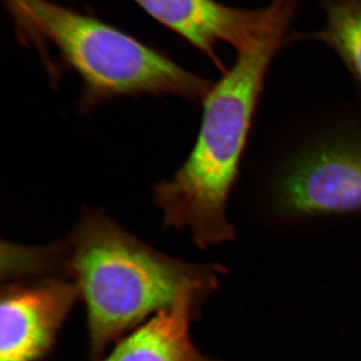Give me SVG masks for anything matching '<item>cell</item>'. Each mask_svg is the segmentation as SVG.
Returning <instances> with one entry per match:
<instances>
[{
	"label": "cell",
	"instance_id": "obj_7",
	"mask_svg": "<svg viewBox=\"0 0 361 361\" xmlns=\"http://www.w3.org/2000/svg\"><path fill=\"white\" fill-rule=\"evenodd\" d=\"M204 298L185 292L174 305L156 313L97 361H215L199 353L190 336V324Z\"/></svg>",
	"mask_w": 361,
	"mask_h": 361
},
{
	"label": "cell",
	"instance_id": "obj_3",
	"mask_svg": "<svg viewBox=\"0 0 361 361\" xmlns=\"http://www.w3.org/2000/svg\"><path fill=\"white\" fill-rule=\"evenodd\" d=\"M249 209L284 222L361 217V104L317 111L271 145Z\"/></svg>",
	"mask_w": 361,
	"mask_h": 361
},
{
	"label": "cell",
	"instance_id": "obj_2",
	"mask_svg": "<svg viewBox=\"0 0 361 361\" xmlns=\"http://www.w3.org/2000/svg\"><path fill=\"white\" fill-rule=\"evenodd\" d=\"M63 272L87 307L90 355L146 319L174 305L187 291L208 296L215 271L152 248L99 211L87 210L61 243Z\"/></svg>",
	"mask_w": 361,
	"mask_h": 361
},
{
	"label": "cell",
	"instance_id": "obj_1",
	"mask_svg": "<svg viewBox=\"0 0 361 361\" xmlns=\"http://www.w3.org/2000/svg\"><path fill=\"white\" fill-rule=\"evenodd\" d=\"M298 0H272L264 20L203 103L194 148L170 180L153 187L164 225L189 229L201 249L234 239L228 203L273 59L286 40Z\"/></svg>",
	"mask_w": 361,
	"mask_h": 361
},
{
	"label": "cell",
	"instance_id": "obj_8",
	"mask_svg": "<svg viewBox=\"0 0 361 361\" xmlns=\"http://www.w3.org/2000/svg\"><path fill=\"white\" fill-rule=\"evenodd\" d=\"M326 21L311 39L336 51L361 89V0H324Z\"/></svg>",
	"mask_w": 361,
	"mask_h": 361
},
{
	"label": "cell",
	"instance_id": "obj_5",
	"mask_svg": "<svg viewBox=\"0 0 361 361\" xmlns=\"http://www.w3.org/2000/svg\"><path fill=\"white\" fill-rule=\"evenodd\" d=\"M80 297L66 275L7 282L1 290L0 361L44 360Z\"/></svg>",
	"mask_w": 361,
	"mask_h": 361
},
{
	"label": "cell",
	"instance_id": "obj_4",
	"mask_svg": "<svg viewBox=\"0 0 361 361\" xmlns=\"http://www.w3.org/2000/svg\"><path fill=\"white\" fill-rule=\"evenodd\" d=\"M23 39L47 42L84 82L80 106L141 94L203 102L214 82L115 26L49 0H4Z\"/></svg>",
	"mask_w": 361,
	"mask_h": 361
},
{
	"label": "cell",
	"instance_id": "obj_6",
	"mask_svg": "<svg viewBox=\"0 0 361 361\" xmlns=\"http://www.w3.org/2000/svg\"><path fill=\"white\" fill-rule=\"evenodd\" d=\"M161 25L170 28L213 59L216 45L226 42L239 49L264 20L263 9L235 8L215 0H134Z\"/></svg>",
	"mask_w": 361,
	"mask_h": 361
}]
</instances>
